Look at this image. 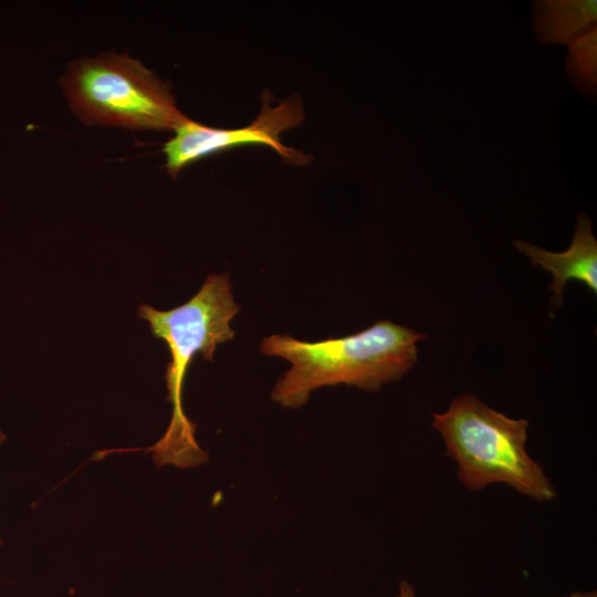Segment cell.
I'll return each mask as SVG.
<instances>
[{
  "label": "cell",
  "mask_w": 597,
  "mask_h": 597,
  "mask_svg": "<svg viewBox=\"0 0 597 597\" xmlns=\"http://www.w3.org/2000/svg\"><path fill=\"white\" fill-rule=\"evenodd\" d=\"M303 119L302 103L294 96L276 106H271L264 100L258 117L241 128H214L188 119L164 145L165 168L169 175L176 177L182 168L201 158L245 145L266 146L290 164L306 165L310 159L305 154L281 143V134L297 127Z\"/></svg>",
  "instance_id": "5b68a950"
},
{
  "label": "cell",
  "mask_w": 597,
  "mask_h": 597,
  "mask_svg": "<svg viewBox=\"0 0 597 597\" xmlns=\"http://www.w3.org/2000/svg\"><path fill=\"white\" fill-rule=\"evenodd\" d=\"M432 419L467 490L505 483L537 502L556 496L543 467L527 454V420L512 419L471 394L458 396Z\"/></svg>",
  "instance_id": "3957f363"
},
{
  "label": "cell",
  "mask_w": 597,
  "mask_h": 597,
  "mask_svg": "<svg viewBox=\"0 0 597 597\" xmlns=\"http://www.w3.org/2000/svg\"><path fill=\"white\" fill-rule=\"evenodd\" d=\"M534 14L535 32L544 43H573L596 30L597 1H541Z\"/></svg>",
  "instance_id": "52a82bcc"
},
{
  "label": "cell",
  "mask_w": 597,
  "mask_h": 597,
  "mask_svg": "<svg viewBox=\"0 0 597 597\" xmlns=\"http://www.w3.org/2000/svg\"><path fill=\"white\" fill-rule=\"evenodd\" d=\"M569 45V73L579 85L591 90L596 83V30Z\"/></svg>",
  "instance_id": "ba28073f"
},
{
  "label": "cell",
  "mask_w": 597,
  "mask_h": 597,
  "mask_svg": "<svg viewBox=\"0 0 597 597\" xmlns=\"http://www.w3.org/2000/svg\"><path fill=\"white\" fill-rule=\"evenodd\" d=\"M60 84L87 125L175 132L189 119L176 106L170 87L126 52L76 60Z\"/></svg>",
  "instance_id": "277c9868"
},
{
  "label": "cell",
  "mask_w": 597,
  "mask_h": 597,
  "mask_svg": "<svg viewBox=\"0 0 597 597\" xmlns=\"http://www.w3.org/2000/svg\"><path fill=\"white\" fill-rule=\"evenodd\" d=\"M239 310L227 273L209 275L196 295L172 310L158 311L145 304L138 307V316L149 323L153 335L165 341L170 353L165 379L172 417L154 447L158 463L189 467L206 461L207 455L195 439V426L184 412V381L197 354L212 362L217 346L234 337L230 322Z\"/></svg>",
  "instance_id": "7a4b0ae2"
},
{
  "label": "cell",
  "mask_w": 597,
  "mask_h": 597,
  "mask_svg": "<svg viewBox=\"0 0 597 597\" xmlns=\"http://www.w3.org/2000/svg\"><path fill=\"white\" fill-rule=\"evenodd\" d=\"M397 597H416V591L411 584L408 582L402 580L399 584V591Z\"/></svg>",
  "instance_id": "9c48e42d"
},
{
  "label": "cell",
  "mask_w": 597,
  "mask_h": 597,
  "mask_svg": "<svg viewBox=\"0 0 597 597\" xmlns=\"http://www.w3.org/2000/svg\"><path fill=\"white\" fill-rule=\"evenodd\" d=\"M566 597H597V593L596 591H577V593H572L570 595L566 596Z\"/></svg>",
  "instance_id": "30bf717a"
},
{
  "label": "cell",
  "mask_w": 597,
  "mask_h": 597,
  "mask_svg": "<svg viewBox=\"0 0 597 597\" xmlns=\"http://www.w3.org/2000/svg\"><path fill=\"white\" fill-rule=\"evenodd\" d=\"M6 439V436L4 433L1 431L0 429V443ZM0 544H1V540H0Z\"/></svg>",
  "instance_id": "8fae6325"
},
{
  "label": "cell",
  "mask_w": 597,
  "mask_h": 597,
  "mask_svg": "<svg viewBox=\"0 0 597 597\" xmlns=\"http://www.w3.org/2000/svg\"><path fill=\"white\" fill-rule=\"evenodd\" d=\"M514 245L533 264L553 274V282L548 285L554 292L553 308L562 305L565 284L570 280L579 281L597 293V240L586 213L578 216L570 247L564 252H551L525 241H515Z\"/></svg>",
  "instance_id": "8992f818"
},
{
  "label": "cell",
  "mask_w": 597,
  "mask_h": 597,
  "mask_svg": "<svg viewBox=\"0 0 597 597\" xmlns=\"http://www.w3.org/2000/svg\"><path fill=\"white\" fill-rule=\"evenodd\" d=\"M426 337L386 320L353 335L318 342L273 334L263 338L260 350L291 364L271 397L282 407L298 408L321 387L345 384L375 391L399 380L417 363V344Z\"/></svg>",
  "instance_id": "6da1fadb"
}]
</instances>
